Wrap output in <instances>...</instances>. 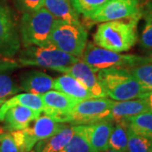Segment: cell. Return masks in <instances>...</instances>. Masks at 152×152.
<instances>
[{
    "instance_id": "1",
    "label": "cell",
    "mask_w": 152,
    "mask_h": 152,
    "mask_svg": "<svg viewBox=\"0 0 152 152\" xmlns=\"http://www.w3.org/2000/svg\"><path fill=\"white\" fill-rule=\"evenodd\" d=\"M141 16L101 24L93 36L94 43L102 48L116 53L129 51L138 41L137 26Z\"/></svg>"
},
{
    "instance_id": "2",
    "label": "cell",
    "mask_w": 152,
    "mask_h": 152,
    "mask_svg": "<svg viewBox=\"0 0 152 152\" xmlns=\"http://www.w3.org/2000/svg\"><path fill=\"white\" fill-rule=\"evenodd\" d=\"M104 91L113 101H127L142 98L149 91L132 75L130 69L110 68L97 72Z\"/></svg>"
},
{
    "instance_id": "3",
    "label": "cell",
    "mask_w": 152,
    "mask_h": 152,
    "mask_svg": "<svg viewBox=\"0 0 152 152\" xmlns=\"http://www.w3.org/2000/svg\"><path fill=\"white\" fill-rule=\"evenodd\" d=\"M79 60L80 58L66 53L50 43L42 47H24V48H20L19 51L17 61L22 67L36 66L64 73L69 66Z\"/></svg>"
},
{
    "instance_id": "4",
    "label": "cell",
    "mask_w": 152,
    "mask_h": 152,
    "mask_svg": "<svg viewBox=\"0 0 152 152\" xmlns=\"http://www.w3.org/2000/svg\"><path fill=\"white\" fill-rule=\"evenodd\" d=\"M81 58L96 73L110 68L131 69L137 66L152 63V58L150 56L116 53L102 48L93 42L87 43Z\"/></svg>"
},
{
    "instance_id": "5",
    "label": "cell",
    "mask_w": 152,
    "mask_h": 152,
    "mask_svg": "<svg viewBox=\"0 0 152 152\" xmlns=\"http://www.w3.org/2000/svg\"><path fill=\"white\" fill-rule=\"evenodd\" d=\"M55 18L45 8L24 13L20 24V34L24 47H42L50 44Z\"/></svg>"
},
{
    "instance_id": "6",
    "label": "cell",
    "mask_w": 152,
    "mask_h": 152,
    "mask_svg": "<svg viewBox=\"0 0 152 152\" xmlns=\"http://www.w3.org/2000/svg\"><path fill=\"white\" fill-rule=\"evenodd\" d=\"M50 43L66 53L81 58L88 43V33L81 24L56 19L51 32Z\"/></svg>"
},
{
    "instance_id": "7",
    "label": "cell",
    "mask_w": 152,
    "mask_h": 152,
    "mask_svg": "<svg viewBox=\"0 0 152 152\" xmlns=\"http://www.w3.org/2000/svg\"><path fill=\"white\" fill-rule=\"evenodd\" d=\"M113 103V100L107 97L90 98L80 101L71 109L69 124H91L102 120H112L111 108Z\"/></svg>"
},
{
    "instance_id": "8",
    "label": "cell",
    "mask_w": 152,
    "mask_h": 152,
    "mask_svg": "<svg viewBox=\"0 0 152 152\" xmlns=\"http://www.w3.org/2000/svg\"><path fill=\"white\" fill-rule=\"evenodd\" d=\"M138 15H142L140 0H109L87 19L94 22H107Z\"/></svg>"
},
{
    "instance_id": "9",
    "label": "cell",
    "mask_w": 152,
    "mask_h": 152,
    "mask_svg": "<svg viewBox=\"0 0 152 152\" xmlns=\"http://www.w3.org/2000/svg\"><path fill=\"white\" fill-rule=\"evenodd\" d=\"M21 48L16 20L11 10L0 5V56L13 58Z\"/></svg>"
},
{
    "instance_id": "10",
    "label": "cell",
    "mask_w": 152,
    "mask_h": 152,
    "mask_svg": "<svg viewBox=\"0 0 152 152\" xmlns=\"http://www.w3.org/2000/svg\"><path fill=\"white\" fill-rule=\"evenodd\" d=\"M32 123V124H31L26 129L21 130L22 152L31 151L38 141L53 136L67 125L56 122L46 114L40 115Z\"/></svg>"
},
{
    "instance_id": "11",
    "label": "cell",
    "mask_w": 152,
    "mask_h": 152,
    "mask_svg": "<svg viewBox=\"0 0 152 152\" xmlns=\"http://www.w3.org/2000/svg\"><path fill=\"white\" fill-rule=\"evenodd\" d=\"M44 104L43 113L58 123L69 124V113L80 101L58 91H48L41 95Z\"/></svg>"
},
{
    "instance_id": "12",
    "label": "cell",
    "mask_w": 152,
    "mask_h": 152,
    "mask_svg": "<svg viewBox=\"0 0 152 152\" xmlns=\"http://www.w3.org/2000/svg\"><path fill=\"white\" fill-rule=\"evenodd\" d=\"M113 124L112 120H102L91 124L72 126L74 131L86 138L92 152H103L109 149V138Z\"/></svg>"
},
{
    "instance_id": "13",
    "label": "cell",
    "mask_w": 152,
    "mask_h": 152,
    "mask_svg": "<svg viewBox=\"0 0 152 152\" xmlns=\"http://www.w3.org/2000/svg\"><path fill=\"white\" fill-rule=\"evenodd\" d=\"M64 74L73 76L78 81L80 82L91 93L93 98L107 97L101 82L98 80L96 73L83 60H79L69 66Z\"/></svg>"
},
{
    "instance_id": "14",
    "label": "cell",
    "mask_w": 152,
    "mask_h": 152,
    "mask_svg": "<svg viewBox=\"0 0 152 152\" xmlns=\"http://www.w3.org/2000/svg\"><path fill=\"white\" fill-rule=\"evenodd\" d=\"M41 113L26 107L15 105L6 110L0 122L4 124L3 129L7 132L22 130L26 129Z\"/></svg>"
},
{
    "instance_id": "15",
    "label": "cell",
    "mask_w": 152,
    "mask_h": 152,
    "mask_svg": "<svg viewBox=\"0 0 152 152\" xmlns=\"http://www.w3.org/2000/svg\"><path fill=\"white\" fill-rule=\"evenodd\" d=\"M150 111L144 98L127 101H113L111 108V118L114 123H127V120L135 115Z\"/></svg>"
},
{
    "instance_id": "16",
    "label": "cell",
    "mask_w": 152,
    "mask_h": 152,
    "mask_svg": "<svg viewBox=\"0 0 152 152\" xmlns=\"http://www.w3.org/2000/svg\"><path fill=\"white\" fill-rule=\"evenodd\" d=\"M53 79L40 70H30L25 72L20 77V86L22 91L37 95H42L53 90Z\"/></svg>"
},
{
    "instance_id": "17",
    "label": "cell",
    "mask_w": 152,
    "mask_h": 152,
    "mask_svg": "<svg viewBox=\"0 0 152 152\" xmlns=\"http://www.w3.org/2000/svg\"><path fill=\"white\" fill-rule=\"evenodd\" d=\"M53 90L65 93L68 96L75 98L78 101L93 98L91 93L87 91L86 88L80 82L78 81L73 76L67 74L53 79Z\"/></svg>"
},
{
    "instance_id": "18",
    "label": "cell",
    "mask_w": 152,
    "mask_h": 152,
    "mask_svg": "<svg viewBox=\"0 0 152 152\" xmlns=\"http://www.w3.org/2000/svg\"><path fill=\"white\" fill-rule=\"evenodd\" d=\"M73 134V126L67 124L53 136L38 141L35 145V152H61Z\"/></svg>"
},
{
    "instance_id": "19",
    "label": "cell",
    "mask_w": 152,
    "mask_h": 152,
    "mask_svg": "<svg viewBox=\"0 0 152 152\" xmlns=\"http://www.w3.org/2000/svg\"><path fill=\"white\" fill-rule=\"evenodd\" d=\"M44 8L56 19L74 24H81L80 14L73 8L70 0H44Z\"/></svg>"
},
{
    "instance_id": "20",
    "label": "cell",
    "mask_w": 152,
    "mask_h": 152,
    "mask_svg": "<svg viewBox=\"0 0 152 152\" xmlns=\"http://www.w3.org/2000/svg\"><path fill=\"white\" fill-rule=\"evenodd\" d=\"M15 105L24 106V107L32 109L34 111L43 113V101L40 95L28 92L21 93V94L14 96L9 100H6L3 105L0 107V119L7 109Z\"/></svg>"
},
{
    "instance_id": "21",
    "label": "cell",
    "mask_w": 152,
    "mask_h": 152,
    "mask_svg": "<svg viewBox=\"0 0 152 152\" xmlns=\"http://www.w3.org/2000/svg\"><path fill=\"white\" fill-rule=\"evenodd\" d=\"M132 130L152 140V112L146 111L127 120Z\"/></svg>"
},
{
    "instance_id": "22",
    "label": "cell",
    "mask_w": 152,
    "mask_h": 152,
    "mask_svg": "<svg viewBox=\"0 0 152 152\" xmlns=\"http://www.w3.org/2000/svg\"><path fill=\"white\" fill-rule=\"evenodd\" d=\"M109 148L117 152L128 151V124L115 123L109 138Z\"/></svg>"
},
{
    "instance_id": "23",
    "label": "cell",
    "mask_w": 152,
    "mask_h": 152,
    "mask_svg": "<svg viewBox=\"0 0 152 152\" xmlns=\"http://www.w3.org/2000/svg\"><path fill=\"white\" fill-rule=\"evenodd\" d=\"M128 151L152 152V140L136 133L128 126Z\"/></svg>"
},
{
    "instance_id": "24",
    "label": "cell",
    "mask_w": 152,
    "mask_h": 152,
    "mask_svg": "<svg viewBox=\"0 0 152 152\" xmlns=\"http://www.w3.org/2000/svg\"><path fill=\"white\" fill-rule=\"evenodd\" d=\"M22 91L21 87L18 85L7 73L0 74V100H7Z\"/></svg>"
},
{
    "instance_id": "25",
    "label": "cell",
    "mask_w": 152,
    "mask_h": 152,
    "mask_svg": "<svg viewBox=\"0 0 152 152\" xmlns=\"http://www.w3.org/2000/svg\"><path fill=\"white\" fill-rule=\"evenodd\" d=\"M109 0H70L73 8L79 14L87 18L98 9H100Z\"/></svg>"
},
{
    "instance_id": "26",
    "label": "cell",
    "mask_w": 152,
    "mask_h": 152,
    "mask_svg": "<svg viewBox=\"0 0 152 152\" xmlns=\"http://www.w3.org/2000/svg\"><path fill=\"white\" fill-rule=\"evenodd\" d=\"M61 152H92L89 143L81 134L74 131V134Z\"/></svg>"
},
{
    "instance_id": "27",
    "label": "cell",
    "mask_w": 152,
    "mask_h": 152,
    "mask_svg": "<svg viewBox=\"0 0 152 152\" xmlns=\"http://www.w3.org/2000/svg\"><path fill=\"white\" fill-rule=\"evenodd\" d=\"M0 152H20L10 132L0 133Z\"/></svg>"
},
{
    "instance_id": "28",
    "label": "cell",
    "mask_w": 152,
    "mask_h": 152,
    "mask_svg": "<svg viewBox=\"0 0 152 152\" xmlns=\"http://www.w3.org/2000/svg\"><path fill=\"white\" fill-rule=\"evenodd\" d=\"M145 25L142 31L140 45L142 48L145 50H152V20L145 19Z\"/></svg>"
},
{
    "instance_id": "29",
    "label": "cell",
    "mask_w": 152,
    "mask_h": 152,
    "mask_svg": "<svg viewBox=\"0 0 152 152\" xmlns=\"http://www.w3.org/2000/svg\"><path fill=\"white\" fill-rule=\"evenodd\" d=\"M20 10L24 13L37 11L44 7V0H17Z\"/></svg>"
},
{
    "instance_id": "30",
    "label": "cell",
    "mask_w": 152,
    "mask_h": 152,
    "mask_svg": "<svg viewBox=\"0 0 152 152\" xmlns=\"http://www.w3.org/2000/svg\"><path fill=\"white\" fill-rule=\"evenodd\" d=\"M21 67L17 60L14 59L10 57L0 56V74L1 73H9L10 71L15 70Z\"/></svg>"
},
{
    "instance_id": "31",
    "label": "cell",
    "mask_w": 152,
    "mask_h": 152,
    "mask_svg": "<svg viewBox=\"0 0 152 152\" xmlns=\"http://www.w3.org/2000/svg\"><path fill=\"white\" fill-rule=\"evenodd\" d=\"M142 16H144L145 19L152 20V0H150L146 3L145 10L142 11Z\"/></svg>"
},
{
    "instance_id": "32",
    "label": "cell",
    "mask_w": 152,
    "mask_h": 152,
    "mask_svg": "<svg viewBox=\"0 0 152 152\" xmlns=\"http://www.w3.org/2000/svg\"><path fill=\"white\" fill-rule=\"evenodd\" d=\"M142 98H144V99L145 100L147 105H148V107H149L150 111H151L152 112V90H151V91H149L148 92L145 93V95Z\"/></svg>"
},
{
    "instance_id": "33",
    "label": "cell",
    "mask_w": 152,
    "mask_h": 152,
    "mask_svg": "<svg viewBox=\"0 0 152 152\" xmlns=\"http://www.w3.org/2000/svg\"><path fill=\"white\" fill-rule=\"evenodd\" d=\"M103 152H117V151H114V150H112V149H110V148H109L108 150H107V151H103Z\"/></svg>"
},
{
    "instance_id": "34",
    "label": "cell",
    "mask_w": 152,
    "mask_h": 152,
    "mask_svg": "<svg viewBox=\"0 0 152 152\" xmlns=\"http://www.w3.org/2000/svg\"><path fill=\"white\" fill-rule=\"evenodd\" d=\"M5 101H6V100H0V107H1L2 105H3V103H4V102Z\"/></svg>"
},
{
    "instance_id": "35",
    "label": "cell",
    "mask_w": 152,
    "mask_h": 152,
    "mask_svg": "<svg viewBox=\"0 0 152 152\" xmlns=\"http://www.w3.org/2000/svg\"><path fill=\"white\" fill-rule=\"evenodd\" d=\"M149 56H150V57H151V58H152V50H151V53H150V54H149Z\"/></svg>"
},
{
    "instance_id": "36",
    "label": "cell",
    "mask_w": 152,
    "mask_h": 152,
    "mask_svg": "<svg viewBox=\"0 0 152 152\" xmlns=\"http://www.w3.org/2000/svg\"><path fill=\"white\" fill-rule=\"evenodd\" d=\"M3 130H4V129H3V128H0V133H1Z\"/></svg>"
},
{
    "instance_id": "37",
    "label": "cell",
    "mask_w": 152,
    "mask_h": 152,
    "mask_svg": "<svg viewBox=\"0 0 152 152\" xmlns=\"http://www.w3.org/2000/svg\"><path fill=\"white\" fill-rule=\"evenodd\" d=\"M28 152H35V151H32V150H31V151H30Z\"/></svg>"
},
{
    "instance_id": "38",
    "label": "cell",
    "mask_w": 152,
    "mask_h": 152,
    "mask_svg": "<svg viewBox=\"0 0 152 152\" xmlns=\"http://www.w3.org/2000/svg\"><path fill=\"white\" fill-rule=\"evenodd\" d=\"M124 152H129V151H124Z\"/></svg>"
}]
</instances>
